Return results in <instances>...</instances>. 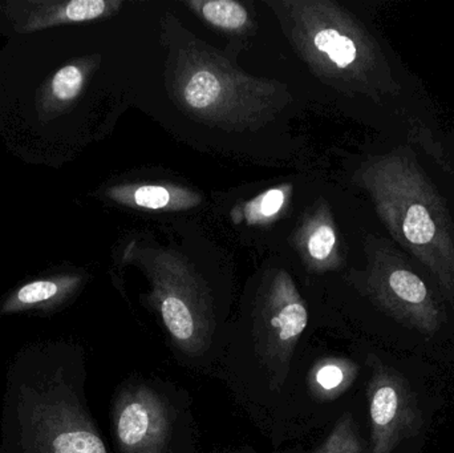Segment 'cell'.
I'll return each mask as SVG.
<instances>
[{"instance_id": "cell-7", "label": "cell", "mask_w": 454, "mask_h": 453, "mask_svg": "<svg viewBox=\"0 0 454 453\" xmlns=\"http://www.w3.org/2000/svg\"><path fill=\"white\" fill-rule=\"evenodd\" d=\"M307 322L306 303L291 277L279 271L256 303L253 330L256 354L277 386H282L287 378Z\"/></svg>"}, {"instance_id": "cell-4", "label": "cell", "mask_w": 454, "mask_h": 453, "mask_svg": "<svg viewBox=\"0 0 454 453\" xmlns=\"http://www.w3.org/2000/svg\"><path fill=\"white\" fill-rule=\"evenodd\" d=\"M145 266L152 303L176 348L188 355L204 353L212 343L215 314L201 279L183 258L172 253H153Z\"/></svg>"}, {"instance_id": "cell-11", "label": "cell", "mask_w": 454, "mask_h": 453, "mask_svg": "<svg viewBox=\"0 0 454 453\" xmlns=\"http://www.w3.org/2000/svg\"><path fill=\"white\" fill-rule=\"evenodd\" d=\"M92 66V61L79 60L58 69L37 93L40 119H53L68 111L82 95Z\"/></svg>"}, {"instance_id": "cell-14", "label": "cell", "mask_w": 454, "mask_h": 453, "mask_svg": "<svg viewBox=\"0 0 454 453\" xmlns=\"http://www.w3.org/2000/svg\"><path fill=\"white\" fill-rule=\"evenodd\" d=\"M357 374L359 367L349 359L336 356L320 359L309 371V391L317 401H335L354 385Z\"/></svg>"}, {"instance_id": "cell-3", "label": "cell", "mask_w": 454, "mask_h": 453, "mask_svg": "<svg viewBox=\"0 0 454 453\" xmlns=\"http://www.w3.org/2000/svg\"><path fill=\"white\" fill-rule=\"evenodd\" d=\"M290 5L294 42L317 71L368 95L399 90L378 43L346 10L330 2Z\"/></svg>"}, {"instance_id": "cell-17", "label": "cell", "mask_w": 454, "mask_h": 453, "mask_svg": "<svg viewBox=\"0 0 454 453\" xmlns=\"http://www.w3.org/2000/svg\"><path fill=\"white\" fill-rule=\"evenodd\" d=\"M363 446L357 436L354 420L349 414L344 415L336 423L330 435L315 453H362Z\"/></svg>"}, {"instance_id": "cell-12", "label": "cell", "mask_w": 454, "mask_h": 453, "mask_svg": "<svg viewBox=\"0 0 454 453\" xmlns=\"http://www.w3.org/2000/svg\"><path fill=\"white\" fill-rule=\"evenodd\" d=\"M80 276L51 277L37 279L19 287L0 306V314H15L28 310H45L61 305L82 285Z\"/></svg>"}, {"instance_id": "cell-9", "label": "cell", "mask_w": 454, "mask_h": 453, "mask_svg": "<svg viewBox=\"0 0 454 453\" xmlns=\"http://www.w3.org/2000/svg\"><path fill=\"white\" fill-rule=\"evenodd\" d=\"M114 427L122 453H164L170 435L169 409L148 386H133L117 398Z\"/></svg>"}, {"instance_id": "cell-8", "label": "cell", "mask_w": 454, "mask_h": 453, "mask_svg": "<svg viewBox=\"0 0 454 453\" xmlns=\"http://www.w3.org/2000/svg\"><path fill=\"white\" fill-rule=\"evenodd\" d=\"M371 446L368 453H394L407 439L418 435L423 417L405 378L388 364L370 356Z\"/></svg>"}, {"instance_id": "cell-18", "label": "cell", "mask_w": 454, "mask_h": 453, "mask_svg": "<svg viewBox=\"0 0 454 453\" xmlns=\"http://www.w3.org/2000/svg\"><path fill=\"white\" fill-rule=\"evenodd\" d=\"M286 204V191L280 188L271 189L264 191L261 196L254 199L246 205V220L250 225L267 223L272 220L275 215H279Z\"/></svg>"}, {"instance_id": "cell-5", "label": "cell", "mask_w": 454, "mask_h": 453, "mask_svg": "<svg viewBox=\"0 0 454 453\" xmlns=\"http://www.w3.org/2000/svg\"><path fill=\"white\" fill-rule=\"evenodd\" d=\"M363 289L384 313L403 326L432 337L442 329L444 316L426 282L386 241L371 239Z\"/></svg>"}, {"instance_id": "cell-15", "label": "cell", "mask_w": 454, "mask_h": 453, "mask_svg": "<svg viewBox=\"0 0 454 453\" xmlns=\"http://www.w3.org/2000/svg\"><path fill=\"white\" fill-rule=\"evenodd\" d=\"M304 249L311 265L319 270L339 265L338 237L330 215H319L317 221L307 226Z\"/></svg>"}, {"instance_id": "cell-13", "label": "cell", "mask_w": 454, "mask_h": 453, "mask_svg": "<svg viewBox=\"0 0 454 453\" xmlns=\"http://www.w3.org/2000/svg\"><path fill=\"white\" fill-rule=\"evenodd\" d=\"M119 204L148 210H183L197 207L200 197L185 189L162 185H122L109 189Z\"/></svg>"}, {"instance_id": "cell-16", "label": "cell", "mask_w": 454, "mask_h": 453, "mask_svg": "<svg viewBox=\"0 0 454 453\" xmlns=\"http://www.w3.org/2000/svg\"><path fill=\"white\" fill-rule=\"evenodd\" d=\"M189 4L196 8L207 23L227 31H238L248 21L247 10L234 0H207Z\"/></svg>"}, {"instance_id": "cell-10", "label": "cell", "mask_w": 454, "mask_h": 453, "mask_svg": "<svg viewBox=\"0 0 454 453\" xmlns=\"http://www.w3.org/2000/svg\"><path fill=\"white\" fill-rule=\"evenodd\" d=\"M120 2L106 0H40L10 4L11 18L21 34L42 31L66 24L98 20L116 12Z\"/></svg>"}, {"instance_id": "cell-1", "label": "cell", "mask_w": 454, "mask_h": 453, "mask_svg": "<svg viewBox=\"0 0 454 453\" xmlns=\"http://www.w3.org/2000/svg\"><path fill=\"white\" fill-rule=\"evenodd\" d=\"M71 346L21 348L8 366L0 453H108L82 398Z\"/></svg>"}, {"instance_id": "cell-2", "label": "cell", "mask_w": 454, "mask_h": 453, "mask_svg": "<svg viewBox=\"0 0 454 453\" xmlns=\"http://www.w3.org/2000/svg\"><path fill=\"white\" fill-rule=\"evenodd\" d=\"M395 241L418 258L454 306V226L442 194L416 160L403 151L375 157L360 169Z\"/></svg>"}, {"instance_id": "cell-6", "label": "cell", "mask_w": 454, "mask_h": 453, "mask_svg": "<svg viewBox=\"0 0 454 453\" xmlns=\"http://www.w3.org/2000/svg\"><path fill=\"white\" fill-rule=\"evenodd\" d=\"M176 96L189 112L207 120L243 119L258 112L259 96L270 95L269 84H262L213 56L191 55L176 72Z\"/></svg>"}]
</instances>
